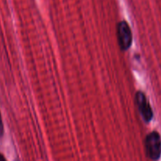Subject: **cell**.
<instances>
[{
	"label": "cell",
	"mask_w": 161,
	"mask_h": 161,
	"mask_svg": "<svg viewBox=\"0 0 161 161\" xmlns=\"http://www.w3.org/2000/svg\"><path fill=\"white\" fill-rule=\"evenodd\" d=\"M146 153L153 160H157L161 156V138L158 132L153 131L146 136L145 140Z\"/></svg>",
	"instance_id": "6da1fadb"
},
{
	"label": "cell",
	"mask_w": 161,
	"mask_h": 161,
	"mask_svg": "<svg viewBox=\"0 0 161 161\" xmlns=\"http://www.w3.org/2000/svg\"><path fill=\"white\" fill-rule=\"evenodd\" d=\"M117 38L121 50H127L130 48L132 43V32L130 26L125 20L118 24Z\"/></svg>",
	"instance_id": "7a4b0ae2"
},
{
	"label": "cell",
	"mask_w": 161,
	"mask_h": 161,
	"mask_svg": "<svg viewBox=\"0 0 161 161\" xmlns=\"http://www.w3.org/2000/svg\"><path fill=\"white\" fill-rule=\"evenodd\" d=\"M135 101H136L138 112L142 117L143 120L146 123L150 122L153 116V113L144 93L142 91L137 92L135 95Z\"/></svg>",
	"instance_id": "3957f363"
},
{
	"label": "cell",
	"mask_w": 161,
	"mask_h": 161,
	"mask_svg": "<svg viewBox=\"0 0 161 161\" xmlns=\"http://www.w3.org/2000/svg\"><path fill=\"white\" fill-rule=\"evenodd\" d=\"M3 121H2L1 114H0V137L3 135Z\"/></svg>",
	"instance_id": "277c9868"
},
{
	"label": "cell",
	"mask_w": 161,
	"mask_h": 161,
	"mask_svg": "<svg viewBox=\"0 0 161 161\" xmlns=\"http://www.w3.org/2000/svg\"><path fill=\"white\" fill-rule=\"evenodd\" d=\"M0 161H6L5 157H3V155H2L1 153H0Z\"/></svg>",
	"instance_id": "5b68a950"
},
{
	"label": "cell",
	"mask_w": 161,
	"mask_h": 161,
	"mask_svg": "<svg viewBox=\"0 0 161 161\" xmlns=\"http://www.w3.org/2000/svg\"><path fill=\"white\" fill-rule=\"evenodd\" d=\"M16 161H19V160H16Z\"/></svg>",
	"instance_id": "8992f818"
}]
</instances>
